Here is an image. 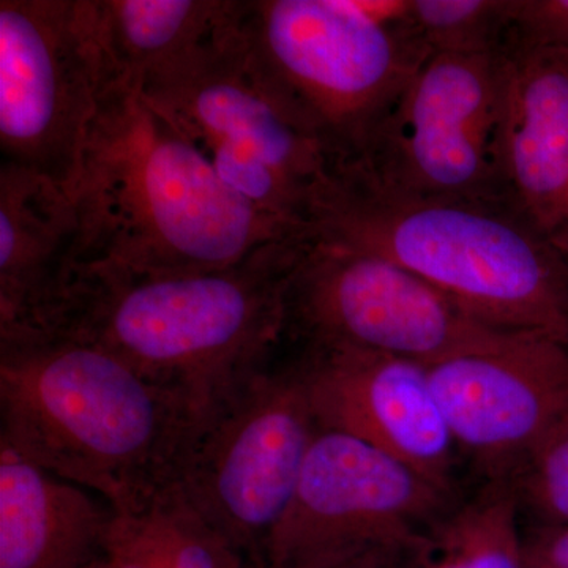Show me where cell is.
Wrapping results in <instances>:
<instances>
[{
  "label": "cell",
  "mask_w": 568,
  "mask_h": 568,
  "mask_svg": "<svg viewBox=\"0 0 568 568\" xmlns=\"http://www.w3.org/2000/svg\"><path fill=\"white\" fill-rule=\"evenodd\" d=\"M302 246L298 233L239 263L190 271L78 264L33 327L114 355L181 402L200 433L283 346Z\"/></svg>",
  "instance_id": "6da1fadb"
},
{
  "label": "cell",
  "mask_w": 568,
  "mask_h": 568,
  "mask_svg": "<svg viewBox=\"0 0 568 568\" xmlns=\"http://www.w3.org/2000/svg\"><path fill=\"white\" fill-rule=\"evenodd\" d=\"M71 200L80 220L77 265L224 267L302 233L234 192L192 138L115 67Z\"/></svg>",
  "instance_id": "7a4b0ae2"
},
{
  "label": "cell",
  "mask_w": 568,
  "mask_h": 568,
  "mask_svg": "<svg viewBox=\"0 0 568 568\" xmlns=\"http://www.w3.org/2000/svg\"><path fill=\"white\" fill-rule=\"evenodd\" d=\"M0 443L114 514L173 487L197 425L114 355L50 328L0 325Z\"/></svg>",
  "instance_id": "3957f363"
},
{
  "label": "cell",
  "mask_w": 568,
  "mask_h": 568,
  "mask_svg": "<svg viewBox=\"0 0 568 568\" xmlns=\"http://www.w3.org/2000/svg\"><path fill=\"white\" fill-rule=\"evenodd\" d=\"M304 233L381 254L500 331L568 345V257L511 204L388 192L343 166Z\"/></svg>",
  "instance_id": "277c9868"
},
{
  "label": "cell",
  "mask_w": 568,
  "mask_h": 568,
  "mask_svg": "<svg viewBox=\"0 0 568 568\" xmlns=\"http://www.w3.org/2000/svg\"><path fill=\"white\" fill-rule=\"evenodd\" d=\"M234 24L254 71L336 168L364 156L432 55L406 0H237Z\"/></svg>",
  "instance_id": "5b68a950"
},
{
  "label": "cell",
  "mask_w": 568,
  "mask_h": 568,
  "mask_svg": "<svg viewBox=\"0 0 568 568\" xmlns=\"http://www.w3.org/2000/svg\"><path fill=\"white\" fill-rule=\"evenodd\" d=\"M235 6L237 0L215 39L138 88L192 138L234 192L304 230L336 166L246 59Z\"/></svg>",
  "instance_id": "8992f818"
},
{
  "label": "cell",
  "mask_w": 568,
  "mask_h": 568,
  "mask_svg": "<svg viewBox=\"0 0 568 568\" xmlns=\"http://www.w3.org/2000/svg\"><path fill=\"white\" fill-rule=\"evenodd\" d=\"M523 336L528 335L484 323L381 254L304 233L287 284L284 342L349 347L432 366L458 355L503 349Z\"/></svg>",
  "instance_id": "52a82bcc"
},
{
  "label": "cell",
  "mask_w": 568,
  "mask_h": 568,
  "mask_svg": "<svg viewBox=\"0 0 568 568\" xmlns=\"http://www.w3.org/2000/svg\"><path fill=\"white\" fill-rule=\"evenodd\" d=\"M321 432L295 358L271 362L200 429L179 491L254 568L282 521Z\"/></svg>",
  "instance_id": "ba28073f"
},
{
  "label": "cell",
  "mask_w": 568,
  "mask_h": 568,
  "mask_svg": "<svg viewBox=\"0 0 568 568\" xmlns=\"http://www.w3.org/2000/svg\"><path fill=\"white\" fill-rule=\"evenodd\" d=\"M112 70L95 0H0V162L71 196Z\"/></svg>",
  "instance_id": "9c48e42d"
},
{
  "label": "cell",
  "mask_w": 568,
  "mask_h": 568,
  "mask_svg": "<svg viewBox=\"0 0 568 568\" xmlns=\"http://www.w3.org/2000/svg\"><path fill=\"white\" fill-rule=\"evenodd\" d=\"M504 50L432 54L349 168L388 192L508 203Z\"/></svg>",
  "instance_id": "30bf717a"
},
{
  "label": "cell",
  "mask_w": 568,
  "mask_h": 568,
  "mask_svg": "<svg viewBox=\"0 0 568 568\" xmlns=\"http://www.w3.org/2000/svg\"><path fill=\"white\" fill-rule=\"evenodd\" d=\"M459 497L343 433L321 428L282 521L265 545L263 568L392 540H417Z\"/></svg>",
  "instance_id": "8fae6325"
},
{
  "label": "cell",
  "mask_w": 568,
  "mask_h": 568,
  "mask_svg": "<svg viewBox=\"0 0 568 568\" xmlns=\"http://www.w3.org/2000/svg\"><path fill=\"white\" fill-rule=\"evenodd\" d=\"M458 452L481 481L510 480L568 429V345L528 335L428 366Z\"/></svg>",
  "instance_id": "7c38bea8"
},
{
  "label": "cell",
  "mask_w": 568,
  "mask_h": 568,
  "mask_svg": "<svg viewBox=\"0 0 568 568\" xmlns=\"http://www.w3.org/2000/svg\"><path fill=\"white\" fill-rule=\"evenodd\" d=\"M297 347L294 358L321 428L364 440L457 493L458 448L428 366L349 347Z\"/></svg>",
  "instance_id": "4fadbf2b"
},
{
  "label": "cell",
  "mask_w": 568,
  "mask_h": 568,
  "mask_svg": "<svg viewBox=\"0 0 568 568\" xmlns=\"http://www.w3.org/2000/svg\"><path fill=\"white\" fill-rule=\"evenodd\" d=\"M508 201L568 257V54L511 31L504 47Z\"/></svg>",
  "instance_id": "5bb4252c"
},
{
  "label": "cell",
  "mask_w": 568,
  "mask_h": 568,
  "mask_svg": "<svg viewBox=\"0 0 568 568\" xmlns=\"http://www.w3.org/2000/svg\"><path fill=\"white\" fill-rule=\"evenodd\" d=\"M73 200L43 175L0 162V325H37L77 265Z\"/></svg>",
  "instance_id": "9a60e30c"
},
{
  "label": "cell",
  "mask_w": 568,
  "mask_h": 568,
  "mask_svg": "<svg viewBox=\"0 0 568 568\" xmlns=\"http://www.w3.org/2000/svg\"><path fill=\"white\" fill-rule=\"evenodd\" d=\"M112 508L0 443V568H88L103 558Z\"/></svg>",
  "instance_id": "2e32d148"
},
{
  "label": "cell",
  "mask_w": 568,
  "mask_h": 568,
  "mask_svg": "<svg viewBox=\"0 0 568 568\" xmlns=\"http://www.w3.org/2000/svg\"><path fill=\"white\" fill-rule=\"evenodd\" d=\"M233 9L234 0H95L104 50L136 85L215 39Z\"/></svg>",
  "instance_id": "e0dca14e"
},
{
  "label": "cell",
  "mask_w": 568,
  "mask_h": 568,
  "mask_svg": "<svg viewBox=\"0 0 568 568\" xmlns=\"http://www.w3.org/2000/svg\"><path fill=\"white\" fill-rule=\"evenodd\" d=\"M517 487L481 481L426 532L413 568H526Z\"/></svg>",
  "instance_id": "ac0fdd59"
},
{
  "label": "cell",
  "mask_w": 568,
  "mask_h": 568,
  "mask_svg": "<svg viewBox=\"0 0 568 568\" xmlns=\"http://www.w3.org/2000/svg\"><path fill=\"white\" fill-rule=\"evenodd\" d=\"M519 0H406V20L432 54H496L517 24Z\"/></svg>",
  "instance_id": "d6986e66"
},
{
  "label": "cell",
  "mask_w": 568,
  "mask_h": 568,
  "mask_svg": "<svg viewBox=\"0 0 568 568\" xmlns=\"http://www.w3.org/2000/svg\"><path fill=\"white\" fill-rule=\"evenodd\" d=\"M173 487L164 489L142 510L112 515L104 540L108 567L173 568Z\"/></svg>",
  "instance_id": "ffe728a7"
},
{
  "label": "cell",
  "mask_w": 568,
  "mask_h": 568,
  "mask_svg": "<svg viewBox=\"0 0 568 568\" xmlns=\"http://www.w3.org/2000/svg\"><path fill=\"white\" fill-rule=\"evenodd\" d=\"M519 506L547 525L568 526V429L560 433L515 478Z\"/></svg>",
  "instance_id": "44dd1931"
},
{
  "label": "cell",
  "mask_w": 568,
  "mask_h": 568,
  "mask_svg": "<svg viewBox=\"0 0 568 568\" xmlns=\"http://www.w3.org/2000/svg\"><path fill=\"white\" fill-rule=\"evenodd\" d=\"M173 568H254L237 548L204 521L173 487Z\"/></svg>",
  "instance_id": "7402d4cb"
},
{
  "label": "cell",
  "mask_w": 568,
  "mask_h": 568,
  "mask_svg": "<svg viewBox=\"0 0 568 568\" xmlns=\"http://www.w3.org/2000/svg\"><path fill=\"white\" fill-rule=\"evenodd\" d=\"M422 540L381 541L284 568H413Z\"/></svg>",
  "instance_id": "603a6c76"
},
{
  "label": "cell",
  "mask_w": 568,
  "mask_h": 568,
  "mask_svg": "<svg viewBox=\"0 0 568 568\" xmlns=\"http://www.w3.org/2000/svg\"><path fill=\"white\" fill-rule=\"evenodd\" d=\"M515 32L568 54V0H519Z\"/></svg>",
  "instance_id": "cb8c5ba5"
},
{
  "label": "cell",
  "mask_w": 568,
  "mask_h": 568,
  "mask_svg": "<svg viewBox=\"0 0 568 568\" xmlns=\"http://www.w3.org/2000/svg\"><path fill=\"white\" fill-rule=\"evenodd\" d=\"M526 568H568V526L541 523L525 530Z\"/></svg>",
  "instance_id": "d4e9b609"
},
{
  "label": "cell",
  "mask_w": 568,
  "mask_h": 568,
  "mask_svg": "<svg viewBox=\"0 0 568 568\" xmlns=\"http://www.w3.org/2000/svg\"><path fill=\"white\" fill-rule=\"evenodd\" d=\"M88 568H110V567H108L106 559H104V555H103V558L97 559L95 562L91 564V566H89Z\"/></svg>",
  "instance_id": "484cf974"
}]
</instances>
